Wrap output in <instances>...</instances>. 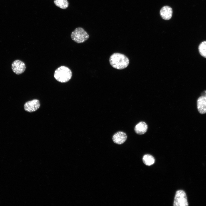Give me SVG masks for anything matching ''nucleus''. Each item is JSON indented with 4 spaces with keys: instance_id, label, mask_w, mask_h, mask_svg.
Segmentation results:
<instances>
[{
    "instance_id": "obj_9",
    "label": "nucleus",
    "mask_w": 206,
    "mask_h": 206,
    "mask_svg": "<svg viewBox=\"0 0 206 206\" xmlns=\"http://www.w3.org/2000/svg\"><path fill=\"white\" fill-rule=\"evenodd\" d=\"M173 13L172 8L168 6L163 7L160 10V14L161 17L165 20H169L171 18Z\"/></svg>"
},
{
    "instance_id": "obj_2",
    "label": "nucleus",
    "mask_w": 206,
    "mask_h": 206,
    "mask_svg": "<svg viewBox=\"0 0 206 206\" xmlns=\"http://www.w3.org/2000/svg\"><path fill=\"white\" fill-rule=\"evenodd\" d=\"M54 76L57 81L61 83L68 82L72 77V72L68 67L62 66L55 71Z\"/></svg>"
},
{
    "instance_id": "obj_1",
    "label": "nucleus",
    "mask_w": 206,
    "mask_h": 206,
    "mask_svg": "<svg viewBox=\"0 0 206 206\" xmlns=\"http://www.w3.org/2000/svg\"><path fill=\"white\" fill-rule=\"evenodd\" d=\"M109 62L114 68L122 70L126 68L129 61L128 58L124 55L118 53H115L110 57Z\"/></svg>"
},
{
    "instance_id": "obj_6",
    "label": "nucleus",
    "mask_w": 206,
    "mask_h": 206,
    "mask_svg": "<svg viewBox=\"0 0 206 206\" xmlns=\"http://www.w3.org/2000/svg\"><path fill=\"white\" fill-rule=\"evenodd\" d=\"M40 106V103L37 99H34L25 103L24 105L25 110L29 112H34L37 110Z\"/></svg>"
},
{
    "instance_id": "obj_11",
    "label": "nucleus",
    "mask_w": 206,
    "mask_h": 206,
    "mask_svg": "<svg viewBox=\"0 0 206 206\" xmlns=\"http://www.w3.org/2000/svg\"><path fill=\"white\" fill-rule=\"evenodd\" d=\"M142 160L144 163L147 166L151 165L155 162V159L154 157L149 154L144 155L143 157Z\"/></svg>"
},
{
    "instance_id": "obj_5",
    "label": "nucleus",
    "mask_w": 206,
    "mask_h": 206,
    "mask_svg": "<svg viewBox=\"0 0 206 206\" xmlns=\"http://www.w3.org/2000/svg\"><path fill=\"white\" fill-rule=\"evenodd\" d=\"M11 68L13 72L17 75L23 73L25 70L26 66L22 61L17 60L14 61L11 64Z\"/></svg>"
},
{
    "instance_id": "obj_3",
    "label": "nucleus",
    "mask_w": 206,
    "mask_h": 206,
    "mask_svg": "<svg viewBox=\"0 0 206 206\" xmlns=\"http://www.w3.org/2000/svg\"><path fill=\"white\" fill-rule=\"evenodd\" d=\"M89 35L82 27H78L73 31L71 35L72 39L77 43H82L89 38Z\"/></svg>"
},
{
    "instance_id": "obj_14",
    "label": "nucleus",
    "mask_w": 206,
    "mask_h": 206,
    "mask_svg": "<svg viewBox=\"0 0 206 206\" xmlns=\"http://www.w3.org/2000/svg\"><path fill=\"white\" fill-rule=\"evenodd\" d=\"M201 96H206V90L204 91L201 93Z\"/></svg>"
},
{
    "instance_id": "obj_8",
    "label": "nucleus",
    "mask_w": 206,
    "mask_h": 206,
    "mask_svg": "<svg viewBox=\"0 0 206 206\" xmlns=\"http://www.w3.org/2000/svg\"><path fill=\"white\" fill-rule=\"evenodd\" d=\"M197 106L199 112L202 114L206 113V96H201L197 100Z\"/></svg>"
},
{
    "instance_id": "obj_10",
    "label": "nucleus",
    "mask_w": 206,
    "mask_h": 206,
    "mask_svg": "<svg viewBox=\"0 0 206 206\" xmlns=\"http://www.w3.org/2000/svg\"><path fill=\"white\" fill-rule=\"evenodd\" d=\"M148 129V126L144 122L141 121L137 124L134 128L136 133L138 134H142L146 132Z\"/></svg>"
},
{
    "instance_id": "obj_4",
    "label": "nucleus",
    "mask_w": 206,
    "mask_h": 206,
    "mask_svg": "<svg viewBox=\"0 0 206 206\" xmlns=\"http://www.w3.org/2000/svg\"><path fill=\"white\" fill-rule=\"evenodd\" d=\"M188 203L185 192L182 190L177 191L175 195L174 206H187Z\"/></svg>"
},
{
    "instance_id": "obj_13",
    "label": "nucleus",
    "mask_w": 206,
    "mask_h": 206,
    "mask_svg": "<svg viewBox=\"0 0 206 206\" xmlns=\"http://www.w3.org/2000/svg\"><path fill=\"white\" fill-rule=\"evenodd\" d=\"M198 49L200 54L206 58V41H203L199 44Z\"/></svg>"
},
{
    "instance_id": "obj_12",
    "label": "nucleus",
    "mask_w": 206,
    "mask_h": 206,
    "mask_svg": "<svg viewBox=\"0 0 206 206\" xmlns=\"http://www.w3.org/2000/svg\"><path fill=\"white\" fill-rule=\"evenodd\" d=\"M54 3L57 6L63 9H66L69 6L67 0H54Z\"/></svg>"
},
{
    "instance_id": "obj_7",
    "label": "nucleus",
    "mask_w": 206,
    "mask_h": 206,
    "mask_svg": "<svg viewBox=\"0 0 206 206\" xmlns=\"http://www.w3.org/2000/svg\"><path fill=\"white\" fill-rule=\"evenodd\" d=\"M127 136L126 134L122 131H118L116 133L112 136V140L115 143L121 144L126 140Z\"/></svg>"
}]
</instances>
